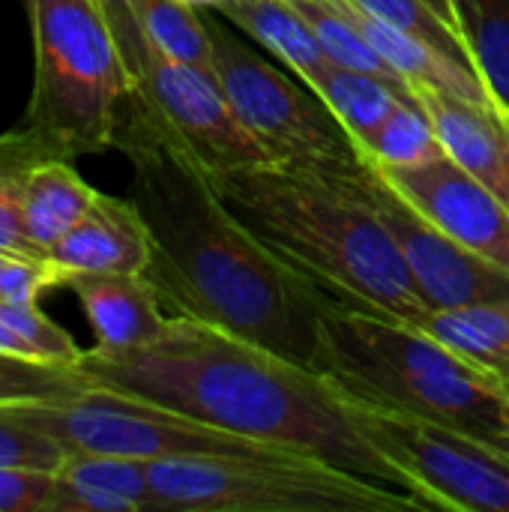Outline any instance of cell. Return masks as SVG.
<instances>
[{"instance_id": "1", "label": "cell", "mask_w": 509, "mask_h": 512, "mask_svg": "<svg viewBox=\"0 0 509 512\" xmlns=\"http://www.w3.org/2000/svg\"><path fill=\"white\" fill-rule=\"evenodd\" d=\"M129 162V201L150 231L144 276L171 315L192 318L324 375L321 288L267 252L225 207L213 171L132 93L114 144Z\"/></svg>"}, {"instance_id": "2", "label": "cell", "mask_w": 509, "mask_h": 512, "mask_svg": "<svg viewBox=\"0 0 509 512\" xmlns=\"http://www.w3.org/2000/svg\"><path fill=\"white\" fill-rule=\"evenodd\" d=\"M75 366L99 390L318 456L420 498L411 480L360 429L354 402L342 387L219 327L171 315L150 342L123 351L93 348Z\"/></svg>"}, {"instance_id": "3", "label": "cell", "mask_w": 509, "mask_h": 512, "mask_svg": "<svg viewBox=\"0 0 509 512\" xmlns=\"http://www.w3.org/2000/svg\"><path fill=\"white\" fill-rule=\"evenodd\" d=\"M342 162H255L213 174L240 225L324 294L393 318L429 315L393 237Z\"/></svg>"}, {"instance_id": "4", "label": "cell", "mask_w": 509, "mask_h": 512, "mask_svg": "<svg viewBox=\"0 0 509 512\" xmlns=\"http://www.w3.org/2000/svg\"><path fill=\"white\" fill-rule=\"evenodd\" d=\"M324 375L345 393L417 414L509 456L507 381L441 345L414 321L318 297Z\"/></svg>"}, {"instance_id": "5", "label": "cell", "mask_w": 509, "mask_h": 512, "mask_svg": "<svg viewBox=\"0 0 509 512\" xmlns=\"http://www.w3.org/2000/svg\"><path fill=\"white\" fill-rule=\"evenodd\" d=\"M33 93L27 126L63 159L114 144L132 78L102 0H27Z\"/></svg>"}, {"instance_id": "6", "label": "cell", "mask_w": 509, "mask_h": 512, "mask_svg": "<svg viewBox=\"0 0 509 512\" xmlns=\"http://www.w3.org/2000/svg\"><path fill=\"white\" fill-rule=\"evenodd\" d=\"M147 477L162 512H432L414 495L294 450L153 459Z\"/></svg>"}, {"instance_id": "7", "label": "cell", "mask_w": 509, "mask_h": 512, "mask_svg": "<svg viewBox=\"0 0 509 512\" xmlns=\"http://www.w3.org/2000/svg\"><path fill=\"white\" fill-rule=\"evenodd\" d=\"M210 48L213 75L237 120L267 150L273 162H342L357 159V147L327 108V102L288 66L270 60L261 45L234 24L198 3Z\"/></svg>"}, {"instance_id": "8", "label": "cell", "mask_w": 509, "mask_h": 512, "mask_svg": "<svg viewBox=\"0 0 509 512\" xmlns=\"http://www.w3.org/2000/svg\"><path fill=\"white\" fill-rule=\"evenodd\" d=\"M3 408L18 423L57 441L66 456L99 453L153 462L171 456H249L282 450L99 387L72 399L6 402Z\"/></svg>"}, {"instance_id": "9", "label": "cell", "mask_w": 509, "mask_h": 512, "mask_svg": "<svg viewBox=\"0 0 509 512\" xmlns=\"http://www.w3.org/2000/svg\"><path fill=\"white\" fill-rule=\"evenodd\" d=\"M132 78V96L177 135L213 174L270 162L228 105L216 75L168 57L138 24L126 0H102Z\"/></svg>"}, {"instance_id": "10", "label": "cell", "mask_w": 509, "mask_h": 512, "mask_svg": "<svg viewBox=\"0 0 509 512\" xmlns=\"http://www.w3.org/2000/svg\"><path fill=\"white\" fill-rule=\"evenodd\" d=\"M351 396V393H348ZM360 429L432 510L509 512V456L444 423L351 396Z\"/></svg>"}, {"instance_id": "11", "label": "cell", "mask_w": 509, "mask_h": 512, "mask_svg": "<svg viewBox=\"0 0 509 512\" xmlns=\"http://www.w3.org/2000/svg\"><path fill=\"white\" fill-rule=\"evenodd\" d=\"M351 177L363 201L375 210V216L393 237L429 312L509 297L507 273L459 246L420 210H414L381 177L375 162L357 156V162L351 165Z\"/></svg>"}, {"instance_id": "12", "label": "cell", "mask_w": 509, "mask_h": 512, "mask_svg": "<svg viewBox=\"0 0 509 512\" xmlns=\"http://www.w3.org/2000/svg\"><path fill=\"white\" fill-rule=\"evenodd\" d=\"M375 168L432 225L509 276V207L477 177L450 156L420 165L375 162Z\"/></svg>"}, {"instance_id": "13", "label": "cell", "mask_w": 509, "mask_h": 512, "mask_svg": "<svg viewBox=\"0 0 509 512\" xmlns=\"http://www.w3.org/2000/svg\"><path fill=\"white\" fill-rule=\"evenodd\" d=\"M444 153L509 207V120L498 105H480L444 90L414 87Z\"/></svg>"}, {"instance_id": "14", "label": "cell", "mask_w": 509, "mask_h": 512, "mask_svg": "<svg viewBox=\"0 0 509 512\" xmlns=\"http://www.w3.org/2000/svg\"><path fill=\"white\" fill-rule=\"evenodd\" d=\"M60 285L75 273H144L150 264V231L129 198L96 192L78 225L48 252Z\"/></svg>"}, {"instance_id": "15", "label": "cell", "mask_w": 509, "mask_h": 512, "mask_svg": "<svg viewBox=\"0 0 509 512\" xmlns=\"http://www.w3.org/2000/svg\"><path fill=\"white\" fill-rule=\"evenodd\" d=\"M63 285L78 297L102 351L144 345L171 318L144 273H75Z\"/></svg>"}, {"instance_id": "16", "label": "cell", "mask_w": 509, "mask_h": 512, "mask_svg": "<svg viewBox=\"0 0 509 512\" xmlns=\"http://www.w3.org/2000/svg\"><path fill=\"white\" fill-rule=\"evenodd\" d=\"M342 9L348 12V18L363 30V36L375 45V51L408 81V87H432V90H444L480 105H495L486 81L477 75L474 66L438 51L435 45L390 27L387 21L375 18L372 12L360 9L351 0H339Z\"/></svg>"}, {"instance_id": "17", "label": "cell", "mask_w": 509, "mask_h": 512, "mask_svg": "<svg viewBox=\"0 0 509 512\" xmlns=\"http://www.w3.org/2000/svg\"><path fill=\"white\" fill-rule=\"evenodd\" d=\"M204 6L234 24L243 36H249L270 57L300 75L309 87L330 66V57L315 39L312 27L288 0H210Z\"/></svg>"}, {"instance_id": "18", "label": "cell", "mask_w": 509, "mask_h": 512, "mask_svg": "<svg viewBox=\"0 0 509 512\" xmlns=\"http://www.w3.org/2000/svg\"><path fill=\"white\" fill-rule=\"evenodd\" d=\"M96 189L63 156H45L33 165L24 189V222L30 240L51 252L87 213Z\"/></svg>"}, {"instance_id": "19", "label": "cell", "mask_w": 509, "mask_h": 512, "mask_svg": "<svg viewBox=\"0 0 509 512\" xmlns=\"http://www.w3.org/2000/svg\"><path fill=\"white\" fill-rule=\"evenodd\" d=\"M312 90L336 114V120L348 132L357 153H363L372 144L378 129L390 120V114L405 99H417L414 93H405V90L387 84L384 78H378L372 72L348 69V66H339V63H330L318 75Z\"/></svg>"}, {"instance_id": "20", "label": "cell", "mask_w": 509, "mask_h": 512, "mask_svg": "<svg viewBox=\"0 0 509 512\" xmlns=\"http://www.w3.org/2000/svg\"><path fill=\"white\" fill-rule=\"evenodd\" d=\"M420 330L435 336L465 360L501 375H509V297L468 303L453 309H432L417 321Z\"/></svg>"}, {"instance_id": "21", "label": "cell", "mask_w": 509, "mask_h": 512, "mask_svg": "<svg viewBox=\"0 0 509 512\" xmlns=\"http://www.w3.org/2000/svg\"><path fill=\"white\" fill-rule=\"evenodd\" d=\"M57 156L30 126L21 132L0 135V255L48 261V252L39 249L24 222V189L36 162Z\"/></svg>"}, {"instance_id": "22", "label": "cell", "mask_w": 509, "mask_h": 512, "mask_svg": "<svg viewBox=\"0 0 509 512\" xmlns=\"http://www.w3.org/2000/svg\"><path fill=\"white\" fill-rule=\"evenodd\" d=\"M477 75L509 120V0H450Z\"/></svg>"}, {"instance_id": "23", "label": "cell", "mask_w": 509, "mask_h": 512, "mask_svg": "<svg viewBox=\"0 0 509 512\" xmlns=\"http://www.w3.org/2000/svg\"><path fill=\"white\" fill-rule=\"evenodd\" d=\"M288 3L312 27L315 39L327 51L330 63L360 69V72H372V75L384 78L387 84H393L405 93H414L408 87V81L375 51V45L363 36V30L348 18V12L342 9L339 0H288Z\"/></svg>"}, {"instance_id": "24", "label": "cell", "mask_w": 509, "mask_h": 512, "mask_svg": "<svg viewBox=\"0 0 509 512\" xmlns=\"http://www.w3.org/2000/svg\"><path fill=\"white\" fill-rule=\"evenodd\" d=\"M144 33L174 60L213 75V48L204 15L192 0H126Z\"/></svg>"}, {"instance_id": "25", "label": "cell", "mask_w": 509, "mask_h": 512, "mask_svg": "<svg viewBox=\"0 0 509 512\" xmlns=\"http://www.w3.org/2000/svg\"><path fill=\"white\" fill-rule=\"evenodd\" d=\"M60 480L117 495L138 512H162L147 477V462L126 456H99V453H69L57 471Z\"/></svg>"}, {"instance_id": "26", "label": "cell", "mask_w": 509, "mask_h": 512, "mask_svg": "<svg viewBox=\"0 0 509 512\" xmlns=\"http://www.w3.org/2000/svg\"><path fill=\"white\" fill-rule=\"evenodd\" d=\"M87 390H93V384L78 366L0 354V405L72 399Z\"/></svg>"}, {"instance_id": "27", "label": "cell", "mask_w": 509, "mask_h": 512, "mask_svg": "<svg viewBox=\"0 0 509 512\" xmlns=\"http://www.w3.org/2000/svg\"><path fill=\"white\" fill-rule=\"evenodd\" d=\"M378 165H420L438 156H447L432 120L426 117L417 99H405L390 120L378 129L372 144L360 153Z\"/></svg>"}, {"instance_id": "28", "label": "cell", "mask_w": 509, "mask_h": 512, "mask_svg": "<svg viewBox=\"0 0 509 512\" xmlns=\"http://www.w3.org/2000/svg\"><path fill=\"white\" fill-rule=\"evenodd\" d=\"M351 3H357L360 9H366L375 18L387 21L390 27L405 30V33L435 45L438 51H444V54L474 66L465 42L459 39V33L426 0H351Z\"/></svg>"}, {"instance_id": "29", "label": "cell", "mask_w": 509, "mask_h": 512, "mask_svg": "<svg viewBox=\"0 0 509 512\" xmlns=\"http://www.w3.org/2000/svg\"><path fill=\"white\" fill-rule=\"evenodd\" d=\"M0 321L18 333L30 351L39 357V360H48V363H69L75 366L78 357L84 354L75 339L57 327L54 321H48L36 306H27V303H9V300H0Z\"/></svg>"}, {"instance_id": "30", "label": "cell", "mask_w": 509, "mask_h": 512, "mask_svg": "<svg viewBox=\"0 0 509 512\" xmlns=\"http://www.w3.org/2000/svg\"><path fill=\"white\" fill-rule=\"evenodd\" d=\"M66 450L51 441L48 435L18 423L0 405V468H39V471H60Z\"/></svg>"}, {"instance_id": "31", "label": "cell", "mask_w": 509, "mask_h": 512, "mask_svg": "<svg viewBox=\"0 0 509 512\" xmlns=\"http://www.w3.org/2000/svg\"><path fill=\"white\" fill-rule=\"evenodd\" d=\"M57 474L39 468H0V512H51Z\"/></svg>"}, {"instance_id": "32", "label": "cell", "mask_w": 509, "mask_h": 512, "mask_svg": "<svg viewBox=\"0 0 509 512\" xmlns=\"http://www.w3.org/2000/svg\"><path fill=\"white\" fill-rule=\"evenodd\" d=\"M60 273L51 261H27V258H6L0 270V300L36 306L45 288H57Z\"/></svg>"}, {"instance_id": "33", "label": "cell", "mask_w": 509, "mask_h": 512, "mask_svg": "<svg viewBox=\"0 0 509 512\" xmlns=\"http://www.w3.org/2000/svg\"><path fill=\"white\" fill-rule=\"evenodd\" d=\"M51 512H138L129 501L108 495V492H96V489H84L75 483H66L57 477V492H54V510Z\"/></svg>"}, {"instance_id": "34", "label": "cell", "mask_w": 509, "mask_h": 512, "mask_svg": "<svg viewBox=\"0 0 509 512\" xmlns=\"http://www.w3.org/2000/svg\"><path fill=\"white\" fill-rule=\"evenodd\" d=\"M0 354H15V357H30V360H39L33 351H30V345L18 336V333H12L3 321H0Z\"/></svg>"}, {"instance_id": "35", "label": "cell", "mask_w": 509, "mask_h": 512, "mask_svg": "<svg viewBox=\"0 0 509 512\" xmlns=\"http://www.w3.org/2000/svg\"><path fill=\"white\" fill-rule=\"evenodd\" d=\"M426 3H429V6H432V9H435V12H438V15H441V18H444V21H447V24H450L456 33H459V27H456V18H453V6H450V0H426ZM459 39H462V36H459Z\"/></svg>"}, {"instance_id": "36", "label": "cell", "mask_w": 509, "mask_h": 512, "mask_svg": "<svg viewBox=\"0 0 509 512\" xmlns=\"http://www.w3.org/2000/svg\"><path fill=\"white\" fill-rule=\"evenodd\" d=\"M3 261H6V255H0V270H3Z\"/></svg>"}, {"instance_id": "37", "label": "cell", "mask_w": 509, "mask_h": 512, "mask_svg": "<svg viewBox=\"0 0 509 512\" xmlns=\"http://www.w3.org/2000/svg\"><path fill=\"white\" fill-rule=\"evenodd\" d=\"M507 417H509V390H507Z\"/></svg>"}, {"instance_id": "38", "label": "cell", "mask_w": 509, "mask_h": 512, "mask_svg": "<svg viewBox=\"0 0 509 512\" xmlns=\"http://www.w3.org/2000/svg\"><path fill=\"white\" fill-rule=\"evenodd\" d=\"M507 387H509V375H507Z\"/></svg>"}]
</instances>
